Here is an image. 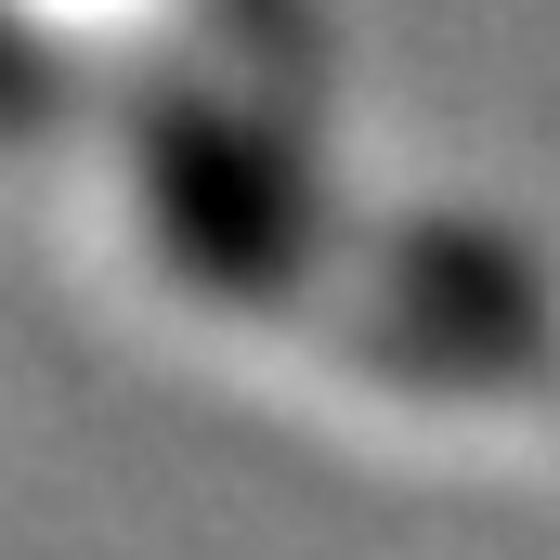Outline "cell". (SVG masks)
<instances>
[{
    "label": "cell",
    "instance_id": "6da1fadb",
    "mask_svg": "<svg viewBox=\"0 0 560 560\" xmlns=\"http://www.w3.org/2000/svg\"><path fill=\"white\" fill-rule=\"evenodd\" d=\"M131 196L209 300L287 313L430 392H509L560 339L535 261H509L495 235H456V222H352L300 183L275 131H248L196 92H156L131 118Z\"/></svg>",
    "mask_w": 560,
    "mask_h": 560
}]
</instances>
